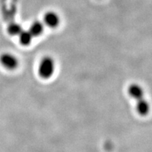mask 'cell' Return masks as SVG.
<instances>
[{
  "label": "cell",
  "mask_w": 152,
  "mask_h": 152,
  "mask_svg": "<svg viewBox=\"0 0 152 152\" xmlns=\"http://www.w3.org/2000/svg\"><path fill=\"white\" fill-rule=\"evenodd\" d=\"M23 30L20 25L17 23H11L8 27V32L11 35H18Z\"/></svg>",
  "instance_id": "cell-8"
},
{
  "label": "cell",
  "mask_w": 152,
  "mask_h": 152,
  "mask_svg": "<svg viewBox=\"0 0 152 152\" xmlns=\"http://www.w3.org/2000/svg\"><path fill=\"white\" fill-rule=\"evenodd\" d=\"M55 68L54 60L51 57H45L39 66V74L43 78H49L53 75Z\"/></svg>",
  "instance_id": "cell-1"
},
{
  "label": "cell",
  "mask_w": 152,
  "mask_h": 152,
  "mask_svg": "<svg viewBox=\"0 0 152 152\" xmlns=\"http://www.w3.org/2000/svg\"><path fill=\"white\" fill-rule=\"evenodd\" d=\"M0 62L4 67L9 70L16 69L18 66V58L14 55L9 53H4L1 55L0 56Z\"/></svg>",
  "instance_id": "cell-2"
},
{
  "label": "cell",
  "mask_w": 152,
  "mask_h": 152,
  "mask_svg": "<svg viewBox=\"0 0 152 152\" xmlns=\"http://www.w3.org/2000/svg\"><path fill=\"white\" fill-rule=\"evenodd\" d=\"M44 22L49 28H56L60 23V18L56 13L53 11L47 12L44 17Z\"/></svg>",
  "instance_id": "cell-3"
},
{
  "label": "cell",
  "mask_w": 152,
  "mask_h": 152,
  "mask_svg": "<svg viewBox=\"0 0 152 152\" xmlns=\"http://www.w3.org/2000/svg\"><path fill=\"white\" fill-rule=\"evenodd\" d=\"M18 36L20 42L25 46L30 45L33 37V36L30 33L29 30H22L21 33L19 34Z\"/></svg>",
  "instance_id": "cell-7"
},
{
  "label": "cell",
  "mask_w": 152,
  "mask_h": 152,
  "mask_svg": "<svg viewBox=\"0 0 152 152\" xmlns=\"http://www.w3.org/2000/svg\"><path fill=\"white\" fill-rule=\"evenodd\" d=\"M44 30L43 24L39 21H35L30 26L29 31L33 37L40 35Z\"/></svg>",
  "instance_id": "cell-6"
},
{
  "label": "cell",
  "mask_w": 152,
  "mask_h": 152,
  "mask_svg": "<svg viewBox=\"0 0 152 152\" xmlns=\"http://www.w3.org/2000/svg\"><path fill=\"white\" fill-rule=\"evenodd\" d=\"M128 92L132 97L136 99L137 100L143 98L144 91L140 85L137 84L131 85L128 88Z\"/></svg>",
  "instance_id": "cell-4"
},
{
  "label": "cell",
  "mask_w": 152,
  "mask_h": 152,
  "mask_svg": "<svg viewBox=\"0 0 152 152\" xmlns=\"http://www.w3.org/2000/svg\"><path fill=\"white\" fill-rule=\"evenodd\" d=\"M137 110L138 113L142 115H145L149 111V104L147 101L144 99V98L137 100Z\"/></svg>",
  "instance_id": "cell-5"
}]
</instances>
